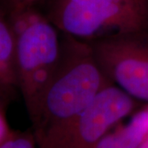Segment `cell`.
Instances as JSON below:
<instances>
[{"instance_id":"7","label":"cell","mask_w":148,"mask_h":148,"mask_svg":"<svg viewBox=\"0 0 148 148\" xmlns=\"http://www.w3.org/2000/svg\"><path fill=\"white\" fill-rule=\"evenodd\" d=\"M148 134V105L133 113L127 123L110 130L95 148H138Z\"/></svg>"},{"instance_id":"12","label":"cell","mask_w":148,"mask_h":148,"mask_svg":"<svg viewBox=\"0 0 148 148\" xmlns=\"http://www.w3.org/2000/svg\"><path fill=\"white\" fill-rule=\"evenodd\" d=\"M138 1H141V2H143V3H148V0H138Z\"/></svg>"},{"instance_id":"1","label":"cell","mask_w":148,"mask_h":148,"mask_svg":"<svg viewBox=\"0 0 148 148\" xmlns=\"http://www.w3.org/2000/svg\"><path fill=\"white\" fill-rule=\"evenodd\" d=\"M110 83L89 42L61 33L57 69L37 110L30 117L37 148L64 132Z\"/></svg>"},{"instance_id":"6","label":"cell","mask_w":148,"mask_h":148,"mask_svg":"<svg viewBox=\"0 0 148 148\" xmlns=\"http://www.w3.org/2000/svg\"><path fill=\"white\" fill-rule=\"evenodd\" d=\"M19 91L16 65V40L10 12L0 0V100L12 101Z\"/></svg>"},{"instance_id":"8","label":"cell","mask_w":148,"mask_h":148,"mask_svg":"<svg viewBox=\"0 0 148 148\" xmlns=\"http://www.w3.org/2000/svg\"><path fill=\"white\" fill-rule=\"evenodd\" d=\"M0 148H37L32 130L13 131L12 134L0 145Z\"/></svg>"},{"instance_id":"5","label":"cell","mask_w":148,"mask_h":148,"mask_svg":"<svg viewBox=\"0 0 148 148\" xmlns=\"http://www.w3.org/2000/svg\"><path fill=\"white\" fill-rule=\"evenodd\" d=\"M85 36L95 39L112 32L148 28V3L138 0H71Z\"/></svg>"},{"instance_id":"3","label":"cell","mask_w":148,"mask_h":148,"mask_svg":"<svg viewBox=\"0 0 148 148\" xmlns=\"http://www.w3.org/2000/svg\"><path fill=\"white\" fill-rule=\"evenodd\" d=\"M87 41L106 77L148 105V28L114 32Z\"/></svg>"},{"instance_id":"4","label":"cell","mask_w":148,"mask_h":148,"mask_svg":"<svg viewBox=\"0 0 148 148\" xmlns=\"http://www.w3.org/2000/svg\"><path fill=\"white\" fill-rule=\"evenodd\" d=\"M139 105V101L110 83L64 132L40 148H95L112 127L135 113Z\"/></svg>"},{"instance_id":"10","label":"cell","mask_w":148,"mask_h":148,"mask_svg":"<svg viewBox=\"0 0 148 148\" xmlns=\"http://www.w3.org/2000/svg\"><path fill=\"white\" fill-rule=\"evenodd\" d=\"M5 106V102L0 100V145L5 142L13 132V130L11 129L7 119Z\"/></svg>"},{"instance_id":"9","label":"cell","mask_w":148,"mask_h":148,"mask_svg":"<svg viewBox=\"0 0 148 148\" xmlns=\"http://www.w3.org/2000/svg\"><path fill=\"white\" fill-rule=\"evenodd\" d=\"M11 12L37 7L42 0H2Z\"/></svg>"},{"instance_id":"2","label":"cell","mask_w":148,"mask_h":148,"mask_svg":"<svg viewBox=\"0 0 148 148\" xmlns=\"http://www.w3.org/2000/svg\"><path fill=\"white\" fill-rule=\"evenodd\" d=\"M10 16L16 40L18 88L32 117L57 69L61 35L37 7L10 12Z\"/></svg>"},{"instance_id":"11","label":"cell","mask_w":148,"mask_h":148,"mask_svg":"<svg viewBox=\"0 0 148 148\" xmlns=\"http://www.w3.org/2000/svg\"><path fill=\"white\" fill-rule=\"evenodd\" d=\"M138 148H148V134L147 135V137L145 138V139L143 140V142L142 144L139 146Z\"/></svg>"}]
</instances>
